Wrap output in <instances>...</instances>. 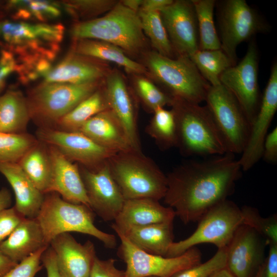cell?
<instances>
[{
  "label": "cell",
  "instance_id": "1",
  "mask_svg": "<svg viewBox=\"0 0 277 277\" xmlns=\"http://www.w3.org/2000/svg\"><path fill=\"white\" fill-rule=\"evenodd\" d=\"M241 171L239 161L228 153L186 161L166 175L164 202L184 224L197 222L234 192Z\"/></svg>",
  "mask_w": 277,
  "mask_h": 277
},
{
  "label": "cell",
  "instance_id": "2",
  "mask_svg": "<svg viewBox=\"0 0 277 277\" xmlns=\"http://www.w3.org/2000/svg\"><path fill=\"white\" fill-rule=\"evenodd\" d=\"M177 133L176 147L186 157L221 155L225 146L206 106L173 98L171 105Z\"/></svg>",
  "mask_w": 277,
  "mask_h": 277
},
{
  "label": "cell",
  "instance_id": "3",
  "mask_svg": "<svg viewBox=\"0 0 277 277\" xmlns=\"http://www.w3.org/2000/svg\"><path fill=\"white\" fill-rule=\"evenodd\" d=\"M110 173L125 200L164 198L167 175L142 151L117 152L107 161Z\"/></svg>",
  "mask_w": 277,
  "mask_h": 277
},
{
  "label": "cell",
  "instance_id": "4",
  "mask_svg": "<svg viewBox=\"0 0 277 277\" xmlns=\"http://www.w3.org/2000/svg\"><path fill=\"white\" fill-rule=\"evenodd\" d=\"M95 213L88 206L64 200L56 192L46 194L38 214V222L47 245L57 235L69 232L86 234L98 239L108 248L117 244L114 235L105 232L94 225Z\"/></svg>",
  "mask_w": 277,
  "mask_h": 277
},
{
  "label": "cell",
  "instance_id": "5",
  "mask_svg": "<svg viewBox=\"0 0 277 277\" xmlns=\"http://www.w3.org/2000/svg\"><path fill=\"white\" fill-rule=\"evenodd\" d=\"M71 35L76 39H92L114 45L126 53L136 54L146 45L138 12L121 2L103 16L76 24Z\"/></svg>",
  "mask_w": 277,
  "mask_h": 277
},
{
  "label": "cell",
  "instance_id": "6",
  "mask_svg": "<svg viewBox=\"0 0 277 277\" xmlns=\"http://www.w3.org/2000/svg\"><path fill=\"white\" fill-rule=\"evenodd\" d=\"M147 70L172 98L200 104L205 101L210 85L189 57L170 58L156 51L146 55Z\"/></svg>",
  "mask_w": 277,
  "mask_h": 277
},
{
  "label": "cell",
  "instance_id": "7",
  "mask_svg": "<svg viewBox=\"0 0 277 277\" xmlns=\"http://www.w3.org/2000/svg\"><path fill=\"white\" fill-rule=\"evenodd\" d=\"M197 222V228L190 236L172 243L166 257L180 255L203 243L213 244L217 249L226 248L242 224L241 208L227 199L209 209Z\"/></svg>",
  "mask_w": 277,
  "mask_h": 277
},
{
  "label": "cell",
  "instance_id": "8",
  "mask_svg": "<svg viewBox=\"0 0 277 277\" xmlns=\"http://www.w3.org/2000/svg\"><path fill=\"white\" fill-rule=\"evenodd\" d=\"M205 101L224 143L226 153L241 154L250 124L238 101L222 84L210 86Z\"/></svg>",
  "mask_w": 277,
  "mask_h": 277
},
{
  "label": "cell",
  "instance_id": "9",
  "mask_svg": "<svg viewBox=\"0 0 277 277\" xmlns=\"http://www.w3.org/2000/svg\"><path fill=\"white\" fill-rule=\"evenodd\" d=\"M101 87V80L82 84L44 82L27 100L31 116L57 123Z\"/></svg>",
  "mask_w": 277,
  "mask_h": 277
},
{
  "label": "cell",
  "instance_id": "10",
  "mask_svg": "<svg viewBox=\"0 0 277 277\" xmlns=\"http://www.w3.org/2000/svg\"><path fill=\"white\" fill-rule=\"evenodd\" d=\"M121 244L117 254L126 264L124 277H171L176 272L201 262L196 246L182 254L166 257L147 253L136 248L121 232L115 231Z\"/></svg>",
  "mask_w": 277,
  "mask_h": 277
},
{
  "label": "cell",
  "instance_id": "11",
  "mask_svg": "<svg viewBox=\"0 0 277 277\" xmlns=\"http://www.w3.org/2000/svg\"><path fill=\"white\" fill-rule=\"evenodd\" d=\"M221 49L234 65L237 63L236 50L242 42L268 26L257 11L244 0H226L221 3L218 13Z\"/></svg>",
  "mask_w": 277,
  "mask_h": 277
},
{
  "label": "cell",
  "instance_id": "12",
  "mask_svg": "<svg viewBox=\"0 0 277 277\" xmlns=\"http://www.w3.org/2000/svg\"><path fill=\"white\" fill-rule=\"evenodd\" d=\"M63 34L64 27L60 24H31L0 19L1 45L4 49L21 56L27 50H31L51 60L55 56V51L46 49L44 45L57 46Z\"/></svg>",
  "mask_w": 277,
  "mask_h": 277
},
{
  "label": "cell",
  "instance_id": "13",
  "mask_svg": "<svg viewBox=\"0 0 277 277\" xmlns=\"http://www.w3.org/2000/svg\"><path fill=\"white\" fill-rule=\"evenodd\" d=\"M258 65L256 46L252 42L240 62L227 69L220 77L221 84L235 97L250 125L258 113L261 100Z\"/></svg>",
  "mask_w": 277,
  "mask_h": 277
},
{
  "label": "cell",
  "instance_id": "14",
  "mask_svg": "<svg viewBox=\"0 0 277 277\" xmlns=\"http://www.w3.org/2000/svg\"><path fill=\"white\" fill-rule=\"evenodd\" d=\"M80 167L90 208L104 221H114L125 200L110 173L107 161L92 169Z\"/></svg>",
  "mask_w": 277,
  "mask_h": 277
},
{
  "label": "cell",
  "instance_id": "15",
  "mask_svg": "<svg viewBox=\"0 0 277 277\" xmlns=\"http://www.w3.org/2000/svg\"><path fill=\"white\" fill-rule=\"evenodd\" d=\"M38 139L60 151L68 159L87 168L106 163L115 152L105 148L79 131L49 128L39 129Z\"/></svg>",
  "mask_w": 277,
  "mask_h": 277
},
{
  "label": "cell",
  "instance_id": "16",
  "mask_svg": "<svg viewBox=\"0 0 277 277\" xmlns=\"http://www.w3.org/2000/svg\"><path fill=\"white\" fill-rule=\"evenodd\" d=\"M160 12L177 56L190 57L199 50L197 19L192 1H173Z\"/></svg>",
  "mask_w": 277,
  "mask_h": 277
},
{
  "label": "cell",
  "instance_id": "17",
  "mask_svg": "<svg viewBox=\"0 0 277 277\" xmlns=\"http://www.w3.org/2000/svg\"><path fill=\"white\" fill-rule=\"evenodd\" d=\"M268 245L254 229L242 224L226 248V268L234 277H255L264 264Z\"/></svg>",
  "mask_w": 277,
  "mask_h": 277
},
{
  "label": "cell",
  "instance_id": "18",
  "mask_svg": "<svg viewBox=\"0 0 277 277\" xmlns=\"http://www.w3.org/2000/svg\"><path fill=\"white\" fill-rule=\"evenodd\" d=\"M277 110V63L270 76L261 100L258 113L250 125L246 145L238 160L242 170L247 171L262 159L263 144Z\"/></svg>",
  "mask_w": 277,
  "mask_h": 277
},
{
  "label": "cell",
  "instance_id": "19",
  "mask_svg": "<svg viewBox=\"0 0 277 277\" xmlns=\"http://www.w3.org/2000/svg\"><path fill=\"white\" fill-rule=\"evenodd\" d=\"M49 246L54 251L63 277H89L95 258L93 243L88 240L82 244L69 233L55 236Z\"/></svg>",
  "mask_w": 277,
  "mask_h": 277
},
{
  "label": "cell",
  "instance_id": "20",
  "mask_svg": "<svg viewBox=\"0 0 277 277\" xmlns=\"http://www.w3.org/2000/svg\"><path fill=\"white\" fill-rule=\"evenodd\" d=\"M48 152L52 170L48 193L56 192L66 201L90 207L77 164L53 146H50Z\"/></svg>",
  "mask_w": 277,
  "mask_h": 277
},
{
  "label": "cell",
  "instance_id": "21",
  "mask_svg": "<svg viewBox=\"0 0 277 277\" xmlns=\"http://www.w3.org/2000/svg\"><path fill=\"white\" fill-rule=\"evenodd\" d=\"M105 91L110 107L123 126L131 148L142 151L133 102L121 73L109 72L106 76Z\"/></svg>",
  "mask_w": 277,
  "mask_h": 277
},
{
  "label": "cell",
  "instance_id": "22",
  "mask_svg": "<svg viewBox=\"0 0 277 277\" xmlns=\"http://www.w3.org/2000/svg\"><path fill=\"white\" fill-rule=\"evenodd\" d=\"M175 216L172 208L164 206L158 200L150 198L126 200L111 227L113 230L123 231L133 226L173 222Z\"/></svg>",
  "mask_w": 277,
  "mask_h": 277
},
{
  "label": "cell",
  "instance_id": "23",
  "mask_svg": "<svg viewBox=\"0 0 277 277\" xmlns=\"http://www.w3.org/2000/svg\"><path fill=\"white\" fill-rule=\"evenodd\" d=\"M76 131L115 152L132 149L123 126L110 109L91 117Z\"/></svg>",
  "mask_w": 277,
  "mask_h": 277
},
{
  "label": "cell",
  "instance_id": "24",
  "mask_svg": "<svg viewBox=\"0 0 277 277\" xmlns=\"http://www.w3.org/2000/svg\"><path fill=\"white\" fill-rule=\"evenodd\" d=\"M90 57L73 52L44 76V82L82 84L102 80L107 68Z\"/></svg>",
  "mask_w": 277,
  "mask_h": 277
},
{
  "label": "cell",
  "instance_id": "25",
  "mask_svg": "<svg viewBox=\"0 0 277 277\" xmlns=\"http://www.w3.org/2000/svg\"><path fill=\"white\" fill-rule=\"evenodd\" d=\"M0 172L11 185L15 196L14 206L24 217L36 219L44 194L34 185L18 163H0Z\"/></svg>",
  "mask_w": 277,
  "mask_h": 277
},
{
  "label": "cell",
  "instance_id": "26",
  "mask_svg": "<svg viewBox=\"0 0 277 277\" xmlns=\"http://www.w3.org/2000/svg\"><path fill=\"white\" fill-rule=\"evenodd\" d=\"M46 245L42 228L36 219L25 218L0 244V250L18 263Z\"/></svg>",
  "mask_w": 277,
  "mask_h": 277
},
{
  "label": "cell",
  "instance_id": "27",
  "mask_svg": "<svg viewBox=\"0 0 277 277\" xmlns=\"http://www.w3.org/2000/svg\"><path fill=\"white\" fill-rule=\"evenodd\" d=\"M113 230L122 233L136 248L152 254L166 256L173 242V222Z\"/></svg>",
  "mask_w": 277,
  "mask_h": 277
},
{
  "label": "cell",
  "instance_id": "28",
  "mask_svg": "<svg viewBox=\"0 0 277 277\" xmlns=\"http://www.w3.org/2000/svg\"><path fill=\"white\" fill-rule=\"evenodd\" d=\"M76 40L73 51L75 53L115 63L130 73H149L146 67L131 60L123 50L114 45L92 39Z\"/></svg>",
  "mask_w": 277,
  "mask_h": 277
},
{
  "label": "cell",
  "instance_id": "29",
  "mask_svg": "<svg viewBox=\"0 0 277 277\" xmlns=\"http://www.w3.org/2000/svg\"><path fill=\"white\" fill-rule=\"evenodd\" d=\"M31 117L28 100L22 92L9 89L0 96V132L23 133Z\"/></svg>",
  "mask_w": 277,
  "mask_h": 277
},
{
  "label": "cell",
  "instance_id": "30",
  "mask_svg": "<svg viewBox=\"0 0 277 277\" xmlns=\"http://www.w3.org/2000/svg\"><path fill=\"white\" fill-rule=\"evenodd\" d=\"M18 164L41 192L44 194L48 193L52 170L48 151L38 143L22 156Z\"/></svg>",
  "mask_w": 277,
  "mask_h": 277
},
{
  "label": "cell",
  "instance_id": "31",
  "mask_svg": "<svg viewBox=\"0 0 277 277\" xmlns=\"http://www.w3.org/2000/svg\"><path fill=\"white\" fill-rule=\"evenodd\" d=\"M109 109L105 88L101 87L61 118L57 123L64 130L76 131L91 117Z\"/></svg>",
  "mask_w": 277,
  "mask_h": 277
},
{
  "label": "cell",
  "instance_id": "32",
  "mask_svg": "<svg viewBox=\"0 0 277 277\" xmlns=\"http://www.w3.org/2000/svg\"><path fill=\"white\" fill-rule=\"evenodd\" d=\"M146 126L145 131L162 150L176 147L177 133L174 114L171 109L159 107Z\"/></svg>",
  "mask_w": 277,
  "mask_h": 277
},
{
  "label": "cell",
  "instance_id": "33",
  "mask_svg": "<svg viewBox=\"0 0 277 277\" xmlns=\"http://www.w3.org/2000/svg\"><path fill=\"white\" fill-rule=\"evenodd\" d=\"M189 58L204 78L212 86L221 84L220 81L221 75L227 69L234 65L221 49H199Z\"/></svg>",
  "mask_w": 277,
  "mask_h": 277
},
{
  "label": "cell",
  "instance_id": "34",
  "mask_svg": "<svg viewBox=\"0 0 277 277\" xmlns=\"http://www.w3.org/2000/svg\"><path fill=\"white\" fill-rule=\"evenodd\" d=\"M197 19L200 50L221 49L213 19L214 0H191Z\"/></svg>",
  "mask_w": 277,
  "mask_h": 277
},
{
  "label": "cell",
  "instance_id": "35",
  "mask_svg": "<svg viewBox=\"0 0 277 277\" xmlns=\"http://www.w3.org/2000/svg\"><path fill=\"white\" fill-rule=\"evenodd\" d=\"M143 31L150 39L156 52L170 58L175 54L163 23L160 11H138Z\"/></svg>",
  "mask_w": 277,
  "mask_h": 277
},
{
  "label": "cell",
  "instance_id": "36",
  "mask_svg": "<svg viewBox=\"0 0 277 277\" xmlns=\"http://www.w3.org/2000/svg\"><path fill=\"white\" fill-rule=\"evenodd\" d=\"M37 143L32 136L25 133L12 134L0 132V163H18Z\"/></svg>",
  "mask_w": 277,
  "mask_h": 277
},
{
  "label": "cell",
  "instance_id": "37",
  "mask_svg": "<svg viewBox=\"0 0 277 277\" xmlns=\"http://www.w3.org/2000/svg\"><path fill=\"white\" fill-rule=\"evenodd\" d=\"M242 224L251 227L268 243H277V216L263 217L258 209L245 205L241 208Z\"/></svg>",
  "mask_w": 277,
  "mask_h": 277
},
{
  "label": "cell",
  "instance_id": "38",
  "mask_svg": "<svg viewBox=\"0 0 277 277\" xmlns=\"http://www.w3.org/2000/svg\"><path fill=\"white\" fill-rule=\"evenodd\" d=\"M136 93L147 109L153 112L159 107L171 105L173 98L159 89L152 82L143 77L135 82Z\"/></svg>",
  "mask_w": 277,
  "mask_h": 277
},
{
  "label": "cell",
  "instance_id": "39",
  "mask_svg": "<svg viewBox=\"0 0 277 277\" xmlns=\"http://www.w3.org/2000/svg\"><path fill=\"white\" fill-rule=\"evenodd\" d=\"M226 248L219 249L207 261L183 269L171 277H210L219 270L226 268Z\"/></svg>",
  "mask_w": 277,
  "mask_h": 277
},
{
  "label": "cell",
  "instance_id": "40",
  "mask_svg": "<svg viewBox=\"0 0 277 277\" xmlns=\"http://www.w3.org/2000/svg\"><path fill=\"white\" fill-rule=\"evenodd\" d=\"M113 0L73 1L67 7L72 14L91 16L109 12L117 3Z\"/></svg>",
  "mask_w": 277,
  "mask_h": 277
},
{
  "label": "cell",
  "instance_id": "41",
  "mask_svg": "<svg viewBox=\"0 0 277 277\" xmlns=\"http://www.w3.org/2000/svg\"><path fill=\"white\" fill-rule=\"evenodd\" d=\"M20 6L27 9L36 18L44 21L46 17H56L61 14V11L55 4L39 1H9L5 6L6 9Z\"/></svg>",
  "mask_w": 277,
  "mask_h": 277
},
{
  "label": "cell",
  "instance_id": "42",
  "mask_svg": "<svg viewBox=\"0 0 277 277\" xmlns=\"http://www.w3.org/2000/svg\"><path fill=\"white\" fill-rule=\"evenodd\" d=\"M48 247L39 249L18 263L2 277H34L42 268L43 265H41V256Z\"/></svg>",
  "mask_w": 277,
  "mask_h": 277
},
{
  "label": "cell",
  "instance_id": "43",
  "mask_svg": "<svg viewBox=\"0 0 277 277\" xmlns=\"http://www.w3.org/2000/svg\"><path fill=\"white\" fill-rule=\"evenodd\" d=\"M25 218L14 206L0 211V244L11 234Z\"/></svg>",
  "mask_w": 277,
  "mask_h": 277
},
{
  "label": "cell",
  "instance_id": "44",
  "mask_svg": "<svg viewBox=\"0 0 277 277\" xmlns=\"http://www.w3.org/2000/svg\"><path fill=\"white\" fill-rule=\"evenodd\" d=\"M116 260L110 258L106 260L95 258L89 277H124V271L115 266Z\"/></svg>",
  "mask_w": 277,
  "mask_h": 277
},
{
  "label": "cell",
  "instance_id": "45",
  "mask_svg": "<svg viewBox=\"0 0 277 277\" xmlns=\"http://www.w3.org/2000/svg\"><path fill=\"white\" fill-rule=\"evenodd\" d=\"M19 64L14 53L3 49L0 55V93L5 88L7 77L12 73L17 72Z\"/></svg>",
  "mask_w": 277,
  "mask_h": 277
},
{
  "label": "cell",
  "instance_id": "46",
  "mask_svg": "<svg viewBox=\"0 0 277 277\" xmlns=\"http://www.w3.org/2000/svg\"><path fill=\"white\" fill-rule=\"evenodd\" d=\"M262 159L271 164H275L277 162L276 127L267 134L265 139Z\"/></svg>",
  "mask_w": 277,
  "mask_h": 277
},
{
  "label": "cell",
  "instance_id": "47",
  "mask_svg": "<svg viewBox=\"0 0 277 277\" xmlns=\"http://www.w3.org/2000/svg\"><path fill=\"white\" fill-rule=\"evenodd\" d=\"M268 245V255L263 265V277H277V243Z\"/></svg>",
  "mask_w": 277,
  "mask_h": 277
},
{
  "label": "cell",
  "instance_id": "48",
  "mask_svg": "<svg viewBox=\"0 0 277 277\" xmlns=\"http://www.w3.org/2000/svg\"><path fill=\"white\" fill-rule=\"evenodd\" d=\"M41 262L46 268L47 277H63L58 268L55 253L50 246L42 254Z\"/></svg>",
  "mask_w": 277,
  "mask_h": 277
},
{
  "label": "cell",
  "instance_id": "49",
  "mask_svg": "<svg viewBox=\"0 0 277 277\" xmlns=\"http://www.w3.org/2000/svg\"><path fill=\"white\" fill-rule=\"evenodd\" d=\"M173 1V0H143L138 11H160L171 4Z\"/></svg>",
  "mask_w": 277,
  "mask_h": 277
},
{
  "label": "cell",
  "instance_id": "50",
  "mask_svg": "<svg viewBox=\"0 0 277 277\" xmlns=\"http://www.w3.org/2000/svg\"><path fill=\"white\" fill-rule=\"evenodd\" d=\"M17 264L8 258L0 250V277L6 274Z\"/></svg>",
  "mask_w": 277,
  "mask_h": 277
},
{
  "label": "cell",
  "instance_id": "51",
  "mask_svg": "<svg viewBox=\"0 0 277 277\" xmlns=\"http://www.w3.org/2000/svg\"><path fill=\"white\" fill-rule=\"evenodd\" d=\"M12 203L11 195L9 191L6 188L0 190V211L8 208Z\"/></svg>",
  "mask_w": 277,
  "mask_h": 277
},
{
  "label": "cell",
  "instance_id": "52",
  "mask_svg": "<svg viewBox=\"0 0 277 277\" xmlns=\"http://www.w3.org/2000/svg\"><path fill=\"white\" fill-rule=\"evenodd\" d=\"M143 0H124L121 1V3L128 8L138 12Z\"/></svg>",
  "mask_w": 277,
  "mask_h": 277
},
{
  "label": "cell",
  "instance_id": "53",
  "mask_svg": "<svg viewBox=\"0 0 277 277\" xmlns=\"http://www.w3.org/2000/svg\"><path fill=\"white\" fill-rule=\"evenodd\" d=\"M210 277H234L226 268L219 270Z\"/></svg>",
  "mask_w": 277,
  "mask_h": 277
},
{
  "label": "cell",
  "instance_id": "54",
  "mask_svg": "<svg viewBox=\"0 0 277 277\" xmlns=\"http://www.w3.org/2000/svg\"><path fill=\"white\" fill-rule=\"evenodd\" d=\"M255 277H263V266L260 268Z\"/></svg>",
  "mask_w": 277,
  "mask_h": 277
},
{
  "label": "cell",
  "instance_id": "55",
  "mask_svg": "<svg viewBox=\"0 0 277 277\" xmlns=\"http://www.w3.org/2000/svg\"><path fill=\"white\" fill-rule=\"evenodd\" d=\"M3 18V13L2 12V11L0 10V19H2Z\"/></svg>",
  "mask_w": 277,
  "mask_h": 277
},
{
  "label": "cell",
  "instance_id": "56",
  "mask_svg": "<svg viewBox=\"0 0 277 277\" xmlns=\"http://www.w3.org/2000/svg\"><path fill=\"white\" fill-rule=\"evenodd\" d=\"M1 2H0V8H1Z\"/></svg>",
  "mask_w": 277,
  "mask_h": 277
},
{
  "label": "cell",
  "instance_id": "57",
  "mask_svg": "<svg viewBox=\"0 0 277 277\" xmlns=\"http://www.w3.org/2000/svg\"><path fill=\"white\" fill-rule=\"evenodd\" d=\"M147 277H154V276H147Z\"/></svg>",
  "mask_w": 277,
  "mask_h": 277
}]
</instances>
